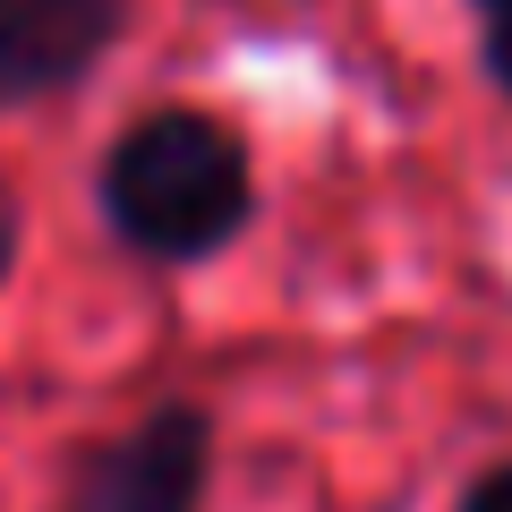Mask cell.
Masks as SVG:
<instances>
[{"label": "cell", "mask_w": 512, "mask_h": 512, "mask_svg": "<svg viewBox=\"0 0 512 512\" xmlns=\"http://www.w3.org/2000/svg\"><path fill=\"white\" fill-rule=\"evenodd\" d=\"M128 18L137 0H0V120L86 86Z\"/></svg>", "instance_id": "cell-3"}, {"label": "cell", "mask_w": 512, "mask_h": 512, "mask_svg": "<svg viewBox=\"0 0 512 512\" xmlns=\"http://www.w3.org/2000/svg\"><path fill=\"white\" fill-rule=\"evenodd\" d=\"M205 487H214V410L154 402L146 419L69 453L60 512H205Z\"/></svg>", "instance_id": "cell-2"}, {"label": "cell", "mask_w": 512, "mask_h": 512, "mask_svg": "<svg viewBox=\"0 0 512 512\" xmlns=\"http://www.w3.org/2000/svg\"><path fill=\"white\" fill-rule=\"evenodd\" d=\"M478 18V77L512 103V0H470Z\"/></svg>", "instance_id": "cell-4"}, {"label": "cell", "mask_w": 512, "mask_h": 512, "mask_svg": "<svg viewBox=\"0 0 512 512\" xmlns=\"http://www.w3.org/2000/svg\"><path fill=\"white\" fill-rule=\"evenodd\" d=\"M256 154L222 111L154 103L94 163V214L146 265H214L256 222Z\"/></svg>", "instance_id": "cell-1"}, {"label": "cell", "mask_w": 512, "mask_h": 512, "mask_svg": "<svg viewBox=\"0 0 512 512\" xmlns=\"http://www.w3.org/2000/svg\"><path fill=\"white\" fill-rule=\"evenodd\" d=\"M453 512H512V461H487V470L453 495Z\"/></svg>", "instance_id": "cell-5"}]
</instances>
